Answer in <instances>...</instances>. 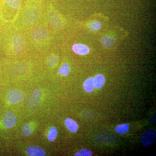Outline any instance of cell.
Returning <instances> with one entry per match:
<instances>
[{"mask_svg":"<svg viewBox=\"0 0 156 156\" xmlns=\"http://www.w3.org/2000/svg\"><path fill=\"white\" fill-rule=\"evenodd\" d=\"M24 95L18 89H11L8 92L7 99L9 103L15 104L21 102L24 99Z\"/></svg>","mask_w":156,"mask_h":156,"instance_id":"obj_6","label":"cell"},{"mask_svg":"<svg viewBox=\"0 0 156 156\" xmlns=\"http://www.w3.org/2000/svg\"><path fill=\"white\" fill-rule=\"evenodd\" d=\"M92 155V152L89 150L85 148L82 149L75 154V156H91Z\"/></svg>","mask_w":156,"mask_h":156,"instance_id":"obj_22","label":"cell"},{"mask_svg":"<svg viewBox=\"0 0 156 156\" xmlns=\"http://www.w3.org/2000/svg\"><path fill=\"white\" fill-rule=\"evenodd\" d=\"M22 133L26 136H30L33 133V130L30 124H26L22 128Z\"/></svg>","mask_w":156,"mask_h":156,"instance_id":"obj_20","label":"cell"},{"mask_svg":"<svg viewBox=\"0 0 156 156\" xmlns=\"http://www.w3.org/2000/svg\"><path fill=\"white\" fill-rule=\"evenodd\" d=\"M48 10V16L50 23L56 28H59L62 25L61 21L55 11L50 8Z\"/></svg>","mask_w":156,"mask_h":156,"instance_id":"obj_8","label":"cell"},{"mask_svg":"<svg viewBox=\"0 0 156 156\" xmlns=\"http://www.w3.org/2000/svg\"><path fill=\"white\" fill-rule=\"evenodd\" d=\"M41 97V91L37 89L31 93L28 97L27 103V108L30 110H33L38 106Z\"/></svg>","mask_w":156,"mask_h":156,"instance_id":"obj_4","label":"cell"},{"mask_svg":"<svg viewBox=\"0 0 156 156\" xmlns=\"http://www.w3.org/2000/svg\"><path fill=\"white\" fill-rule=\"evenodd\" d=\"M72 49L75 53L79 55H86L89 52V48L83 44H75L73 45Z\"/></svg>","mask_w":156,"mask_h":156,"instance_id":"obj_10","label":"cell"},{"mask_svg":"<svg viewBox=\"0 0 156 156\" xmlns=\"http://www.w3.org/2000/svg\"><path fill=\"white\" fill-rule=\"evenodd\" d=\"M70 71V67L68 63H64L59 67L58 70V75H63L65 76H68Z\"/></svg>","mask_w":156,"mask_h":156,"instance_id":"obj_17","label":"cell"},{"mask_svg":"<svg viewBox=\"0 0 156 156\" xmlns=\"http://www.w3.org/2000/svg\"><path fill=\"white\" fill-rule=\"evenodd\" d=\"M115 42V39L113 37L104 36L101 38V44L104 48H112L114 45Z\"/></svg>","mask_w":156,"mask_h":156,"instance_id":"obj_13","label":"cell"},{"mask_svg":"<svg viewBox=\"0 0 156 156\" xmlns=\"http://www.w3.org/2000/svg\"><path fill=\"white\" fill-rule=\"evenodd\" d=\"M26 152L29 156H44L46 155V152L41 148L38 147L32 146L29 147L26 150Z\"/></svg>","mask_w":156,"mask_h":156,"instance_id":"obj_9","label":"cell"},{"mask_svg":"<svg viewBox=\"0 0 156 156\" xmlns=\"http://www.w3.org/2000/svg\"><path fill=\"white\" fill-rule=\"evenodd\" d=\"M58 61V58L57 56L55 55H50L48 57L47 60V65L49 67H53L56 65Z\"/></svg>","mask_w":156,"mask_h":156,"instance_id":"obj_19","label":"cell"},{"mask_svg":"<svg viewBox=\"0 0 156 156\" xmlns=\"http://www.w3.org/2000/svg\"><path fill=\"white\" fill-rule=\"evenodd\" d=\"M9 8L18 11L21 7L22 0H4Z\"/></svg>","mask_w":156,"mask_h":156,"instance_id":"obj_12","label":"cell"},{"mask_svg":"<svg viewBox=\"0 0 156 156\" xmlns=\"http://www.w3.org/2000/svg\"><path fill=\"white\" fill-rule=\"evenodd\" d=\"M41 0H26L23 16V22L27 26L33 25L37 21L40 14Z\"/></svg>","mask_w":156,"mask_h":156,"instance_id":"obj_1","label":"cell"},{"mask_svg":"<svg viewBox=\"0 0 156 156\" xmlns=\"http://www.w3.org/2000/svg\"><path fill=\"white\" fill-rule=\"evenodd\" d=\"M58 134L57 128L55 127H52L50 128L47 137L49 141H53L56 140Z\"/></svg>","mask_w":156,"mask_h":156,"instance_id":"obj_16","label":"cell"},{"mask_svg":"<svg viewBox=\"0 0 156 156\" xmlns=\"http://www.w3.org/2000/svg\"><path fill=\"white\" fill-rule=\"evenodd\" d=\"M3 122L5 128H11L17 122V118L13 112H6L3 116Z\"/></svg>","mask_w":156,"mask_h":156,"instance_id":"obj_7","label":"cell"},{"mask_svg":"<svg viewBox=\"0 0 156 156\" xmlns=\"http://www.w3.org/2000/svg\"><path fill=\"white\" fill-rule=\"evenodd\" d=\"M94 80L92 78H88L83 84L84 90L87 92H92L94 89Z\"/></svg>","mask_w":156,"mask_h":156,"instance_id":"obj_14","label":"cell"},{"mask_svg":"<svg viewBox=\"0 0 156 156\" xmlns=\"http://www.w3.org/2000/svg\"><path fill=\"white\" fill-rule=\"evenodd\" d=\"M129 128V126L128 124H122L116 127L115 131L118 134H124L128 132Z\"/></svg>","mask_w":156,"mask_h":156,"instance_id":"obj_18","label":"cell"},{"mask_svg":"<svg viewBox=\"0 0 156 156\" xmlns=\"http://www.w3.org/2000/svg\"><path fill=\"white\" fill-rule=\"evenodd\" d=\"M11 50L15 54H20L25 50L26 41L23 36L18 34L14 35L11 41Z\"/></svg>","mask_w":156,"mask_h":156,"instance_id":"obj_2","label":"cell"},{"mask_svg":"<svg viewBox=\"0 0 156 156\" xmlns=\"http://www.w3.org/2000/svg\"><path fill=\"white\" fill-rule=\"evenodd\" d=\"M94 80V87L96 89H99L103 86L105 82V78L101 74L95 76Z\"/></svg>","mask_w":156,"mask_h":156,"instance_id":"obj_15","label":"cell"},{"mask_svg":"<svg viewBox=\"0 0 156 156\" xmlns=\"http://www.w3.org/2000/svg\"><path fill=\"white\" fill-rule=\"evenodd\" d=\"M65 124L68 129L71 132H76L79 129V126L76 122L70 118L66 119Z\"/></svg>","mask_w":156,"mask_h":156,"instance_id":"obj_11","label":"cell"},{"mask_svg":"<svg viewBox=\"0 0 156 156\" xmlns=\"http://www.w3.org/2000/svg\"><path fill=\"white\" fill-rule=\"evenodd\" d=\"M156 138V131L154 129H149L142 133L140 140L144 146L149 147L154 142Z\"/></svg>","mask_w":156,"mask_h":156,"instance_id":"obj_5","label":"cell"},{"mask_svg":"<svg viewBox=\"0 0 156 156\" xmlns=\"http://www.w3.org/2000/svg\"><path fill=\"white\" fill-rule=\"evenodd\" d=\"M31 37L34 41H45L50 36L49 31L47 29L43 27H37L31 32Z\"/></svg>","mask_w":156,"mask_h":156,"instance_id":"obj_3","label":"cell"},{"mask_svg":"<svg viewBox=\"0 0 156 156\" xmlns=\"http://www.w3.org/2000/svg\"><path fill=\"white\" fill-rule=\"evenodd\" d=\"M101 27V24L98 21H93L90 23L89 27V29L91 31L99 30Z\"/></svg>","mask_w":156,"mask_h":156,"instance_id":"obj_21","label":"cell"}]
</instances>
